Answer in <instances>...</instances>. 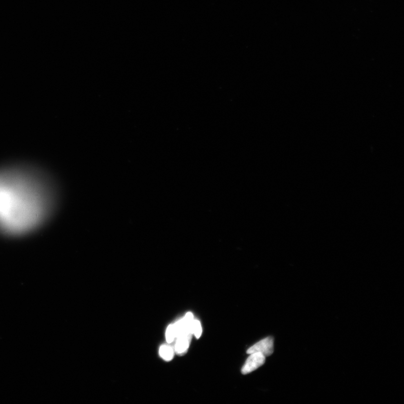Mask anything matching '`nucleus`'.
Segmentation results:
<instances>
[{
    "instance_id": "obj_4",
    "label": "nucleus",
    "mask_w": 404,
    "mask_h": 404,
    "mask_svg": "<svg viewBox=\"0 0 404 404\" xmlns=\"http://www.w3.org/2000/svg\"><path fill=\"white\" fill-rule=\"evenodd\" d=\"M159 354L163 359L170 361L173 358L174 351L170 346L162 345L159 349Z\"/></svg>"
},
{
    "instance_id": "obj_2",
    "label": "nucleus",
    "mask_w": 404,
    "mask_h": 404,
    "mask_svg": "<svg viewBox=\"0 0 404 404\" xmlns=\"http://www.w3.org/2000/svg\"><path fill=\"white\" fill-rule=\"evenodd\" d=\"M265 361V356L261 352H254L250 354L247 359L245 366H243L242 372L243 374H249L256 370Z\"/></svg>"
},
{
    "instance_id": "obj_5",
    "label": "nucleus",
    "mask_w": 404,
    "mask_h": 404,
    "mask_svg": "<svg viewBox=\"0 0 404 404\" xmlns=\"http://www.w3.org/2000/svg\"><path fill=\"white\" fill-rule=\"evenodd\" d=\"M192 332L196 338L201 337L202 333V329L201 322L198 320L194 319L192 325Z\"/></svg>"
},
{
    "instance_id": "obj_3",
    "label": "nucleus",
    "mask_w": 404,
    "mask_h": 404,
    "mask_svg": "<svg viewBox=\"0 0 404 404\" xmlns=\"http://www.w3.org/2000/svg\"><path fill=\"white\" fill-rule=\"evenodd\" d=\"M192 334H184L177 337L176 344V351L177 354H185L190 345Z\"/></svg>"
},
{
    "instance_id": "obj_6",
    "label": "nucleus",
    "mask_w": 404,
    "mask_h": 404,
    "mask_svg": "<svg viewBox=\"0 0 404 404\" xmlns=\"http://www.w3.org/2000/svg\"><path fill=\"white\" fill-rule=\"evenodd\" d=\"M166 336V340L168 343H173L175 338L176 337L174 325H170L167 327Z\"/></svg>"
},
{
    "instance_id": "obj_1",
    "label": "nucleus",
    "mask_w": 404,
    "mask_h": 404,
    "mask_svg": "<svg viewBox=\"0 0 404 404\" xmlns=\"http://www.w3.org/2000/svg\"><path fill=\"white\" fill-rule=\"evenodd\" d=\"M274 351V340L272 337H268L258 342L247 351V354L254 352H261L265 356H268Z\"/></svg>"
}]
</instances>
